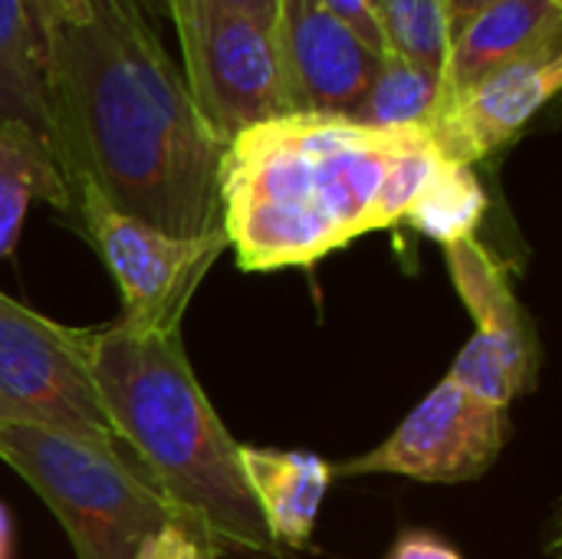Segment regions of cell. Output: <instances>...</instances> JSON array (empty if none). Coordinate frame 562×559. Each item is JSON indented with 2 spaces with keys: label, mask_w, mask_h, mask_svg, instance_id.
Segmentation results:
<instances>
[{
  "label": "cell",
  "mask_w": 562,
  "mask_h": 559,
  "mask_svg": "<svg viewBox=\"0 0 562 559\" xmlns=\"http://www.w3.org/2000/svg\"><path fill=\"white\" fill-rule=\"evenodd\" d=\"M385 559H464L454 547H448L445 540H438L435 534L425 530H408L395 540V547L389 550Z\"/></svg>",
  "instance_id": "cell-24"
},
{
  "label": "cell",
  "mask_w": 562,
  "mask_h": 559,
  "mask_svg": "<svg viewBox=\"0 0 562 559\" xmlns=\"http://www.w3.org/2000/svg\"><path fill=\"white\" fill-rule=\"evenodd\" d=\"M56 161L72 188L168 237L224 234L227 142L198 112L145 10L95 0L82 26L46 30Z\"/></svg>",
  "instance_id": "cell-1"
},
{
  "label": "cell",
  "mask_w": 562,
  "mask_h": 559,
  "mask_svg": "<svg viewBox=\"0 0 562 559\" xmlns=\"http://www.w3.org/2000/svg\"><path fill=\"white\" fill-rule=\"evenodd\" d=\"M33 16L46 26H82L95 16V0H26Z\"/></svg>",
  "instance_id": "cell-23"
},
{
  "label": "cell",
  "mask_w": 562,
  "mask_h": 559,
  "mask_svg": "<svg viewBox=\"0 0 562 559\" xmlns=\"http://www.w3.org/2000/svg\"><path fill=\"white\" fill-rule=\"evenodd\" d=\"M0 461L46 501L76 559H135L151 534L175 524L122 451L43 425L0 422Z\"/></svg>",
  "instance_id": "cell-4"
},
{
  "label": "cell",
  "mask_w": 562,
  "mask_h": 559,
  "mask_svg": "<svg viewBox=\"0 0 562 559\" xmlns=\"http://www.w3.org/2000/svg\"><path fill=\"white\" fill-rule=\"evenodd\" d=\"M76 211L72 188L53 148L23 125H0V257L16 247L30 201Z\"/></svg>",
  "instance_id": "cell-15"
},
{
  "label": "cell",
  "mask_w": 562,
  "mask_h": 559,
  "mask_svg": "<svg viewBox=\"0 0 562 559\" xmlns=\"http://www.w3.org/2000/svg\"><path fill=\"white\" fill-rule=\"evenodd\" d=\"M507 445V409L487 405L445 379L372 451L333 465V478L395 474L425 484L484 478Z\"/></svg>",
  "instance_id": "cell-8"
},
{
  "label": "cell",
  "mask_w": 562,
  "mask_h": 559,
  "mask_svg": "<svg viewBox=\"0 0 562 559\" xmlns=\"http://www.w3.org/2000/svg\"><path fill=\"white\" fill-rule=\"evenodd\" d=\"M445 260L461 303L477 323L474 336H481L524 369L540 372V336L530 313L517 300L504 264L474 237L448 244Z\"/></svg>",
  "instance_id": "cell-13"
},
{
  "label": "cell",
  "mask_w": 562,
  "mask_h": 559,
  "mask_svg": "<svg viewBox=\"0 0 562 559\" xmlns=\"http://www.w3.org/2000/svg\"><path fill=\"white\" fill-rule=\"evenodd\" d=\"M135 559H214L188 530L178 524H165L158 534H151Z\"/></svg>",
  "instance_id": "cell-22"
},
{
  "label": "cell",
  "mask_w": 562,
  "mask_h": 559,
  "mask_svg": "<svg viewBox=\"0 0 562 559\" xmlns=\"http://www.w3.org/2000/svg\"><path fill=\"white\" fill-rule=\"evenodd\" d=\"M0 559H13V521L0 504Z\"/></svg>",
  "instance_id": "cell-27"
},
{
  "label": "cell",
  "mask_w": 562,
  "mask_h": 559,
  "mask_svg": "<svg viewBox=\"0 0 562 559\" xmlns=\"http://www.w3.org/2000/svg\"><path fill=\"white\" fill-rule=\"evenodd\" d=\"M0 125L36 132L56 155L49 43L26 0H0Z\"/></svg>",
  "instance_id": "cell-14"
},
{
  "label": "cell",
  "mask_w": 562,
  "mask_h": 559,
  "mask_svg": "<svg viewBox=\"0 0 562 559\" xmlns=\"http://www.w3.org/2000/svg\"><path fill=\"white\" fill-rule=\"evenodd\" d=\"M125 3H132V7H138V10H145V3H148V0H125Z\"/></svg>",
  "instance_id": "cell-28"
},
{
  "label": "cell",
  "mask_w": 562,
  "mask_h": 559,
  "mask_svg": "<svg viewBox=\"0 0 562 559\" xmlns=\"http://www.w3.org/2000/svg\"><path fill=\"white\" fill-rule=\"evenodd\" d=\"M273 43L290 112L313 115L349 119L385 56L316 0H280Z\"/></svg>",
  "instance_id": "cell-9"
},
{
  "label": "cell",
  "mask_w": 562,
  "mask_h": 559,
  "mask_svg": "<svg viewBox=\"0 0 562 559\" xmlns=\"http://www.w3.org/2000/svg\"><path fill=\"white\" fill-rule=\"evenodd\" d=\"M441 165H445V161L438 158V152H435L431 142H428V132H425V138H418L412 148H405V152L392 161V168H389V175H385V185H382V191H379V204H375L372 227L379 231V227L398 224V221L408 214V208L418 201V194L428 188V181L435 178V171H438Z\"/></svg>",
  "instance_id": "cell-20"
},
{
  "label": "cell",
  "mask_w": 562,
  "mask_h": 559,
  "mask_svg": "<svg viewBox=\"0 0 562 559\" xmlns=\"http://www.w3.org/2000/svg\"><path fill=\"white\" fill-rule=\"evenodd\" d=\"M224 3L234 7V10H240V13H247L250 20H257V23H263L270 30H273L277 10H280V0H224Z\"/></svg>",
  "instance_id": "cell-25"
},
{
  "label": "cell",
  "mask_w": 562,
  "mask_h": 559,
  "mask_svg": "<svg viewBox=\"0 0 562 559\" xmlns=\"http://www.w3.org/2000/svg\"><path fill=\"white\" fill-rule=\"evenodd\" d=\"M82 227L122 293V323L138 329H181V316L227 247V237L178 241L109 208L92 188H76Z\"/></svg>",
  "instance_id": "cell-7"
},
{
  "label": "cell",
  "mask_w": 562,
  "mask_h": 559,
  "mask_svg": "<svg viewBox=\"0 0 562 559\" xmlns=\"http://www.w3.org/2000/svg\"><path fill=\"white\" fill-rule=\"evenodd\" d=\"M487 3H491V0H445L451 26H458L461 20H468L471 13H477V10H481V7H487Z\"/></svg>",
  "instance_id": "cell-26"
},
{
  "label": "cell",
  "mask_w": 562,
  "mask_h": 559,
  "mask_svg": "<svg viewBox=\"0 0 562 559\" xmlns=\"http://www.w3.org/2000/svg\"><path fill=\"white\" fill-rule=\"evenodd\" d=\"M385 49L445 76L451 20L445 0H375Z\"/></svg>",
  "instance_id": "cell-18"
},
{
  "label": "cell",
  "mask_w": 562,
  "mask_h": 559,
  "mask_svg": "<svg viewBox=\"0 0 562 559\" xmlns=\"http://www.w3.org/2000/svg\"><path fill=\"white\" fill-rule=\"evenodd\" d=\"M560 33L562 0H491L468 20L451 26L441 76L445 99L514 63L560 46Z\"/></svg>",
  "instance_id": "cell-11"
},
{
  "label": "cell",
  "mask_w": 562,
  "mask_h": 559,
  "mask_svg": "<svg viewBox=\"0 0 562 559\" xmlns=\"http://www.w3.org/2000/svg\"><path fill=\"white\" fill-rule=\"evenodd\" d=\"M441 99H445L441 72L385 53L375 79L369 82L366 96L349 112V119L356 125L379 128V132L428 128Z\"/></svg>",
  "instance_id": "cell-16"
},
{
  "label": "cell",
  "mask_w": 562,
  "mask_h": 559,
  "mask_svg": "<svg viewBox=\"0 0 562 559\" xmlns=\"http://www.w3.org/2000/svg\"><path fill=\"white\" fill-rule=\"evenodd\" d=\"M240 465L280 550H306L333 484V465L310 451H273L254 445H240Z\"/></svg>",
  "instance_id": "cell-12"
},
{
  "label": "cell",
  "mask_w": 562,
  "mask_h": 559,
  "mask_svg": "<svg viewBox=\"0 0 562 559\" xmlns=\"http://www.w3.org/2000/svg\"><path fill=\"white\" fill-rule=\"evenodd\" d=\"M92 382L132 468L214 559H280L250 494L240 445L204 395L181 329L95 326Z\"/></svg>",
  "instance_id": "cell-2"
},
{
  "label": "cell",
  "mask_w": 562,
  "mask_h": 559,
  "mask_svg": "<svg viewBox=\"0 0 562 559\" xmlns=\"http://www.w3.org/2000/svg\"><path fill=\"white\" fill-rule=\"evenodd\" d=\"M487 208V194L471 168L441 165L418 201L408 208L405 221H412L422 234L438 241L441 247L474 237Z\"/></svg>",
  "instance_id": "cell-17"
},
{
  "label": "cell",
  "mask_w": 562,
  "mask_h": 559,
  "mask_svg": "<svg viewBox=\"0 0 562 559\" xmlns=\"http://www.w3.org/2000/svg\"><path fill=\"white\" fill-rule=\"evenodd\" d=\"M448 379L487 405L510 409V402H517L520 395L537 389L540 372L524 369L520 362H514L510 356H504L501 349H494L481 336H471V343L454 359Z\"/></svg>",
  "instance_id": "cell-19"
},
{
  "label": "cell",
  "mask_w": 562,
  "mask_h": 559,
  "mask_svg": "<svg viewBox=\"0 0 562 559\" xmlns=\"http://www.w3.org/2000/svg\"><path fill=\"white\" fill-rule=\"evenodd\" d=\"M181 46L184 86L227 145L277 115H290L273 30L224 0H165Z\"/></svg>",
  "instance_id": "cell-5"
},
{
  "label": "cell",
  "mask_w": 562,
  "mask_h": 559,
  "mask_svg": "<svg viewBox=\"0 0 562 559\" xmlns=\"http://www.w3.org/2000/svg\"><path fill=\"white\" fill-rule=\"evenodd\" d=\"M92 333L95 326H63L0 293V422L122 451L92 382Z\"/></svg>",
  "instance_id": "cell-6"
},
{
  "label": "cell",
  "mask_w": 562,
  "mask_h": 559,
  "mask_svg": "<svg viewBox=\"0 0 562 559\" xmlns=\"http://www.w3.org/2000/svg\"><path fill=\"white\" fill-rule=\"evenodd\" d=\"M562 82L560 46L514 63L441 102L428 122V142L445 165L471 168L504 148L557 96Z\"/></svg>",
  "instance_id": "cell-10"
},
{
  "label": "cell",
  "mask_w": 562,
  "mask_h": 559,
  "mask_svg": "<svg viewBox=\"0 0 562 559\" xmlns=\"http://www.w3.org/2000/svg\"><path fill=\"white\" fill-rule=\"evenodd\" d=\"M326 13H333L339 23H346L359 40H366L375 53H389L385 49V36H382V23H379V10L375 0H316Z\"/></svg>",
  "instance_id": "cell-21"
},
{
  "label": "cell",
  "mask_w": 562,
  "mask_h": 559,
  "mask_svg": "<svg viewBox=\"0 0 562 559\" xmlns=\"http://www.w3.org/2000/svg\"><path fill=\"white\" fill-rule=\"evenodd\" d=\"M425 128L379 132L346 115L290 112L240 132L224 161V234L247 273L310 267L375 231L392 161Z\"/></svg>",
  "instance_id": "cell-3"
}]
</instances>
